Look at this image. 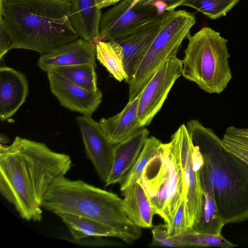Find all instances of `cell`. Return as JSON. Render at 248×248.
I'll return each instance as SVG.
<instances>
[{
	"label": "cell",
	"mask_w": 248,
	"mask_h": 248,
	"mask_svg": "<svg viewBox=\"0 0 248 248\" xmlns=\"http://www.w3.org/2000/svg\"><path fill=\"white\" fill-rule=\"evenodd\" d=\"M71 166L69 155L43 143L16 137L11 145H0V192L22 218L40 221L49 188Z\"/></svg>",
	"instance_id": "6da1fadb"
},
{
	"label": "cell",
	"mask_w": 248,
	"mask_h": 248,
	"mask_svg": "<svg viewBox=\"0 0 248 248\" xmlns=\"http://www.w3.org/2000/svg\"><path fill=\"white\" fill-rule=\"evenodd\" d=\"M71 0H0V22L11 49L41 55L79 38L69 18Z\"/></svg>",
	"instance_id": "7a4b0ae2"
},
{
	"label": "cell",
	"mask_w": 248,
	"mask_h": 248,
	"mask_svg": "<svg viewBox=\"0 0 248 248\" xmlns=\"http://www.w3.org/2000/svg\"><path fill=\"white\" fill-rule=\"evenodd\" d=\"M186 127L203 158L200 173L212 186L225 225L248 219V167L223 145L222 140L198 120Z\"/></svg>",
	"instance_id": "3957f363"
},
{
	"label": "cell",
	"mask_w": 248,
	"mask_h": 248,
	"mask_svg": "<svg viewBox=\"0 0 248 248\" xmlns=\"http://www.w3.org/2000/svg\"><path fill=\"white\" fill-rule=\"evenodd\" d=\"M42 208L56 215L70 213L90 218L113 228L119 238L128 244L139 239L140 228L125 213L117 195L81 180L65 176L56 180L49 188Z\"/></svg>",
	"instance_id": "277c9868"
},
{
	"label": "cell",
	"mask_w": 248,
	"mask_h": 248,
	"mask_svg": "<svg viewBox=\"0 0 248 248\" xmlns=\"http://www.w3.org/2000/svg\"><path fill=\"white\" fill-rule=\"evenodd\" d=\"M184 51L182 75L209 93H220L232 78L228 39L210 27L190 36Z\"/></svg>",
	"instance_id": "5b68a950"
},
{
	"label": "cell",
	"mask_w": 248,
	"mask_h": 248,
	"mask_svg": "<svg viewBox=\"0 0 248 248\" xmlns=\"http://www.w3.org/2000/svg\"><path fill=\"white\" fill-rule=\"evenodd\" d=\"M138 182L149 198L155 214L169 226L184 195L179 157L171 141L161 144Z\"/></svg>",
	"instance_id": "8992f818"
},
{
	"label": "cell",
	"mask_w": 248,
	"mask_h": 248,
	"mask_svg": "<svg viewBox=\"0 0 248 248\" xmlns=\"http://www.w3.org/2000/svg\"><path fill=\"white\" fill-rule=\"evenodd\" d=\"M196 22L193 13L184 10L166 12L159 31L128 82L129 101L137 97L161 65L177 55L183 41L190 36Z\"/></svg>",
	"instance_id": "52a82bcc"
},
{
	"label": "cell",
	"mask_w": 248,
	"mask_h": 248,
	"mask_svg": "<svg viewBox=\"0 0 248 248\" xmlns=\"http://www.w3.org/2000/svg\"><path fill=\"white\" fill-rule=\"evenodd\" d=\"M175 148L181 169L184 196L186 201L189 230L198 222L202 202L200 170L193 168L192 153L194 145L185 124L171 135L170 141Z\"/></svg>",
	"instance_id": "ba28073f"
},
{
	"label": "cell",
	"mask_w": 248,
	"mask_h": 248,
	"mask_svg": "<svg viewBox=\"0 0 248 248\" xmlns=\"http://www.w3.org/2000/svg\"><path fill=\"white\" fill-rule=\"evenodd\" d=\"M133 0H122L102 16L100 26V41H116L133 33L141 26L159 15L153 5L137 3Z\"/></svg>",
	"instance_id": "9c48e42d"
},
{
	"label": "cell",
	"mask_w": 248,
	"mask_h": 248,
	"mask_svg": "<svg viewBox=\"0 0 248 248\" xmlns=\"http://www.w3.org/2000/svg\"><path fill=\"white\" fill-rule=\"evenodd\" d=\"M183 61L174 55L157 70L140 93L138 116L141 127L149 125L161 108L175 81L182 75Z\"/></svg>",
	"instance_id": "30bf717a"
},
{
	"label": "cell",
	"mask_w": 248,
	"mask_h": 248,
	"mask_svg": "<svg viewBox=\"0 0 248 248\" xmlns=\"http://www.w3.org/2000/svg\"><path fill=\"white\" fill-rule=\"evenodd\" d=\"M81 133L87 157L91 160L99 178L105 183L111 172L115 144L112 143L99 122L91 116L76 118Z\"/></svg>",
	"instance_id": "8fae6325"
},
{
	"label": "cell",
	"mask_w": 248,
	"mask_h": 248,
	"mask_svg": "<svg viewBox=\"0 0 248 248\" xmlns=\"http://www.w3.org/2000/svg\"><path fill=\"white\" fill-rule=\"evenodd\" d=\"M47 78L52 93L61 105L72 111L92 116L102 101L99 89L89 91L53 71L47 72Z\"/></svg>",
	"instance_id": "7c38bea8"
},
{
	"label": "cell",
	"mask_w": 248,
	"mask_h": 248,
	"mask_svg": "<svg viewBox=\"0 0 248 248\" xmlns=\"http://www.w3.org/2000/svg\"><path fill=\"white\" fill-rule=\"evenodd\" d=\"M165 14L141 26L128 36L115 41L123 49L128 82L132 79L141 61L159 32Z\"/></svg>",
	"instance_id": "4fadbf2b"
},
{
	"label": "cell",
	"mask_w": 248,
	"mask_h": 248,
	"mask_svg": "<svg viewBox=\"0 0 248 248\" xmlns=\"http://www.w3.org/2000/svg\"><path fill=\"white\" fill-rule=\"evenodd\" d=\"M95 57L96 45L79 38L41 55L38 66L47 73L62 66L85 63L96 65Z\"/></svg>",
	"instance_id": "5bb4252c"
},
{
	"label": "cell",
	"mask_w": 248,
	"mask_h": 248,
	"mask_svg": "<svg viewBox=\"0 0 248 248\" xmlns=\"http://www.w3.org/2000/svg\"><path fill=\"white\" fill-rule=\"evenodd\" d=\"M26 76L8 67L0 68V120L14 115L24 103L28 93Z\"/></svg>",
	"instance_id": "9a60e30c"
},
{
	"label": "cell",
	"mask_w": 248,
	"mask_h": 248,
	"mask_svg": "<svg viewBox=\"0 0 248 248\" xmlns=\"http://www.w3.org/2000/svg\"><path fill=\"white\" fill-rule=\"evenodd\" d=\"M149 132L144 127L124 141L115 144L112 168L105 186L120 182L141 153Z\"/></svg>",
	"instance_id": "2e32d148"
},
{
	"label": "cell",
	"mask_w": 248,
	"mask_h": 248,
	"mask_svg": "<svg viewBox=\"0 0 248 248\" xmlns=\"http://www.w3.org/2000/svg\"><path fill=\"white\" fill-rule=\"evenodd\" d=\"M69 18L79 37L96 44L100 41L101 9L95 0H71Z\"/></svg>",
	"instance_id": "e0dca14e"
},
{
	"label": "cell",
	"mask_w": 248,
	"mask_h": 248,
	"mask_svg": "<svg viewBox=\"0 0 248 248\" xmlns=\"http://www.w3.org/2000/svg\"><path fill=\"white\" fill-rule=\"evenodd\" d=\"M140 97V94L133 100L128 101L119 113L108 118H102L99 122L114 144L124 141L141 128L138 116Z\"/></svg>",
	"instance_id": "ac0fdd59"
},
{
	"label": "cell",
	"mask_w": 248,
	"mask_h": 248,
	"mask_svg": "<svg viewBox=\"0 0 248 248\" xmlns=\"http://www.w3.org/2000/svg\"><path fill=\"white\" fill-rule=\"evenodd\" d=\"M124 210L129 219L140 228L153 227L155 212L140 184L137 182L122 191Z\"/></svg>",
	"instance_id": "d6986e66"
},
{
	"label": "cell",
	"mask_w": 248,
	"mask_h": 248,
	"mask_svg": "<svg viewBox=\"0 0 248 248\" xmlns=\"http://www.w3.org/2000/svg\"><path fill=\"white\" fill-rule=\"evenodd\" d=\"M202 202L198 222L192 230L202 233L220 234L225 225L217 205L213 188L207 179L200 173Z\"/></svg>",
	"instance_id": "ffe728a7"
},
{
	"label": "cell",
	"mask_w": 248,
	"mask_h": 248,
	"mask_svg": "<svg viewBox=\"0 0 248 248\" xmlns=\"http://www.w3.org/2000/svg\"><path fill=\"white\" fill-rule=\"evenodd\" d=\"M69 230L73 238L80 240L89 237H114L119 238L111 227L85 217L70 213L57 215Z\"/></svg>",
	"instance_id": "44dd1931"
},
{
	"label": "cell",
	"mask_w": 248,
	"mask_h": 248,
	"mask_svg": "<svg viewBox=\"0 0 248 248\" xmlns=\"http://www.w3.org/2000/svg\"><path fill=\"white\" fill-rule=\"evenodd\" d=\"M96 57L115 79L128 83L122 46L115 41H100L96 44Z\"/></svg>",
	"instance_id": "7402d4cb"
},
{
	"label": "cell",
	"mask_w": 248,
	"mask_h": 248,
	"mask_svg": "<svg viewBox=\"0 0 248 248\" xmlns=\"http://www.w3.org/2000/svg\"><path fill=\"white\" fill-rule=\"evenodd\" d=\"M96 68V65L93 64L85 63L57 67L51 71L59 74L84 89L96 91L98 89Z\"/></svg>",
	"instance_id": "603a6c76"
},
{
	"label": "cell",
	"mask_w": 248,
	"mask_h": 248,
	"mask_svg": "<svg viewBox=\"0 0 248 248\" xmlns=\"http://www.w3.org/2000/svg\"><path fill=\"white\" fill-rule=\"evenodd\" d=\"M162 143L159 140L154 136L147 139L143 149L136 162L119 182L121 191L138 182L147 163Z\"/></svg>",
	"instance_id": "cb8c5ba5"
},
{
	"label": "cell",
	"mask_w": 248,
	"mask_h": 248,
	"mask_svg": "<svg viewBox=\"0 0 248 248\" xmlns=\"http://www.w3.org/2000/svg\"><path fill=\"white\" fill-rule=\"evenodd\" d=\"M180 248L217 247L232 248L237 246L224 238L221 234H212L188 230L181 235L174 238Z\"/></svg>",
	"instance_id": "d4e9b609"
},
{
	"label": "cell",
	"mask_w": 248,
	"mask_h": 248,
	"mask_svg": "<svg viewBox=\"0 0 248 248\" xmlns=\"http://www.w3.org/2000/svg\"><path fill=\"white\" fill-rule=\"evenodd\" d=\"M221 140L225 147L248 167V128L229 126Z\"/></svg>",
	"instance_id": "484cf974"
},
{
	"label": "cell",
	"mask_w": 248,
	"mask_h": 248,
	"mask_svg": "<svg viewBox=\"0 0 248 248\" xmlns=\"http://www.w3.org/2000/svg\"><path fill=\"white\" fill-rule=\"evenodd\" d=\"M240 0H186L183 5L191 7L211 19L226 14Z\"/></svg>",
	"instance_id": "4316f807"
},
{
	"label": "cell",
	"mask_w": 248,
	"mask_h": 248,
	"mask_svg": "<svg viewBox=\"0 0 248 248\" xmlns=\"http://www.w3.org/2000/svg\"><path fill=\"white\" fill-rule=\"evenodd\" d=\"M170 238L178 237L188 229L186 201L182 197L171 223L167 227Z\"/></svg>",
	"instance_id": "83f0119b"
},
{
	"label": "cell",
	"mask_w": 248,
	"mask_h": 248,
	"mask_svg": "<svg viewBox=\"0 0 248 248\" xmlns=\"http://www.w3.org/2000/svg\"><path fill=\"white\" fill-rule=\"evenodd\" d=\"M153 246L180 248L177 241L174 238H170L165 225H159L153 227L152 230Z\"/></svg>",
	"instance_id": "f1b7e54d"
},
{
	"label": "cell",
	"mask_w": 248,
	"mask_h": 248,
	"mask_svg": "<svg viewBox=\"0 0 248 248\" xmlns=\"http://www.w3.org/2000/svg\"><path fill=\"white\" fill-rule=\"evenodd\" d=\"M11 37L2 23L0 22V59L11 49Z\"/></svg>",
	"instance_id": "f546056e"
},
{
	"label": "cell",
	"mask_w": 248,
	"mask_h": 248,
	"mask_svg": "<svg viewBox=\"0 0 248 248\" xmlns=\"http://www.w3.org/2000/svg\"><path fill=\"white\" fill-rule=\"evenodd\" d=\"M153 0V1H154ZM163 1L167 6L166 11L171 12L180 6L183 5L186 0H159Z\"/></svg>",
	"instance_id": "4dcf8cb0"
},
{
	"label": "cell",
	"mask_w": 248,
	"mask_h": 248,
	"mask_svg": "<svg viewBox=\"0 0 248 248\" xmlns=\"http://www.w3.org/2000/svg\"><path fill=\"white\" fill-rule=\"evenodd\" d=\"M151 5L155 7L159 15H163L166 12V4L161 0H154Z\"/></svg>",
	"instance_id": "1f68e13d"
},
{
	"label": "cell",
	"mask_w": 248,
	"mask_h": 248,
	"mask_svg": "<svg viewBox=\"0 0 248 248\" xmlns=\"http://www.w3.org/2000/svg\"><path fill=\"white\" fill-rule=\"evenodd\" d=\"M119 1L120 0H95L96 6L101 9L111 5L115 4Z\"/></svg>",
	"instance_id": "d6a6232c"
},
{
	"label": "cell",
	"mask_w": 248,
	"mask_h": 248,
	"mask_svg": "<svg viewBox=\"0 0 248 248\" xmlns=\"http://www.w3.org/2000/svg\"><path fill=\"white\" fill-rule=\"evenodd\" d=\"M154 0H133L132 6H133L137 3L143 5H152L151 3Z\"/></svg>",
	"instance_id": "836d02e7"
},
{
	"label": "cell",
	"mask_w": 248,
	"mask_h": 248,
	"mask_svg": "<svg viewBox=\"0 0 248 248\" xmlns=\"http://www.w3.org/2000/svg\"><path fill=\"white\" fill-rule=\"evenodd\" d=\"M121 0H120V1H121Z\"/></svg>",
	"instance_id": "e575fe53"
}]
</instances>
